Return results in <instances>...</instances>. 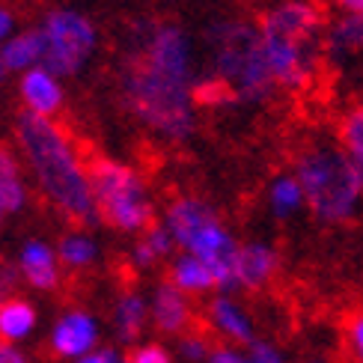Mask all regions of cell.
I'll return each instance as SVG.
<instances>
[{"instance_id": "1", "label": "cell", "mask_w": 363, "mask_h": 363, "mask_svg": "<svg viewBox=\"0 0 363 363\" xmlns=\"http://www.w3.org/2000/svg\"><path fill=\"white\" fill-rule=\"evenodd\" d=\"M196 45L176 18L131 24L119 63V104L149 138L185 146L200 125L196 104Z\"/></svg>"}, {"instance_id": "2", "label": "cell", "mask_w": 363, "mask_h": 363, "mask_svg": "<svg viewBox=\"0 0 363 363\" xmlns=\"http://www.w3.org/2000/svg\"><path fill=\"white\" fill-rule=\"evenodd\" d=\"M12 146L24 161L30 185L51 211L74 226L101 220L89 182V158H84L74 134L60 119L21 111L12 123Z\"/></svg>"}, {"instance_id": "3", "label": "cell", "mask_w": 363, "mask_h": 363, "mask_svg": "<svg viewBox=\"0 0 363 363\" xmlns=\"http://www.w3.org/2000/svg\"><path fill=\"white\" fill-rule=\"evenodd\" d=\"M277 93H304L325 63L328 18L315 0H274L256 18Z\"/></svg>"}, {"instance_id": "4", "label": "cell", "mask_w": 363, "mask_h": 363, "mask_svg": "<svg viewBox=\"0 0 363 363\" xmlns=\"http://www.w3.org/2000/svg\"><path fill=\"white\" fill-rule=\"evenodd\" d=\"M206 48V69L211 78H218L233 96V104L241 108H259L277 96V86L271 81V72L262 54L259 24L238 15L208 21L203 30Z\"/></svg>"}, {"instance_id": "5", "label": "cell", "mask_w": 363, "mask_h": 363, "mask_svg": "<svg viewBox=\"0 0 363 363\" xmlns=\"http://www.w3.org/2000/svg\"><path fill=\"white\" fill-rule=\"evenodd\" d=\"M307 211L322 226H352L363 218V182L340 140H310L292 161Z\"/></svg>"}, {"instance_id": "6", "label": "cell", "mask_w": 363, "mask_h": 363, "mask_svg": "<svg viewBox=\"0 0 363 363\" xmlns=\"http://www.w3.org/2000/svg\"><path fill=\"white\" fill-rule=\"evenodd\" d=\"M161 223L176 241V250L203 259L218 280V292H235V259L241 238L206 196L176 194L164 206Z\"/></svg>"}, {"instance_id": "7", "label": "cell", "mask_w": 363, "mask_h": 363, "mask_svg": "<svg viewBox=\"0 0 363 363\" xmlns=\"http://www.w3.org/2000/svg\"><path fill=\"white\" fill-rule=\"evenodd\" d=\"M89 182H93L99 218L113 233L134 238L155 223V191L149 185L146 173L134 167L131 161L111 155L89 158Z\"/></svg>"}, {"instance_id": "8", "label": "cell", "mask_w": 363, "mask_h": 363, "mask_svg": "<svg viewBox=\"0 0 363 363\" xmlns=\"http://www.w3.org/2000/svg\"><path fill=\"white\" fill-rule=\"evenodd\" d=\"M42 36V66L57 78L72 81L86 72L99 54V27L86 12L74 6H54L36 24Z\"/></svg>"}, {"instance_id": "9", "label": "cell", "mask_w": 363, "mask_h": 363, "mask_svg": "<svg viewBox=\"0 0 363 363\" xmlns=\"http://www.w3.org/2000/svg\"><path fill=\"white\" fill-rule=\"evenodd\" d=\"M104 342V322L96 310L84 304H69L60 310L45 334V345L60 363H72Z\"/></svg>"}, {"instance_id": "10", "label": "cell", "mask_w": 363, "mask_h": 363, "mask_svg": "<svg viewBox=\"0 0 363 363\" xmlns=\"http://www.w3.org/2000/svg\"><path fill=\"white\" fill-rule=\"evenodd\" d=\"M203 322H206L208 334L218 337L220 342H233V345H241V349H250V345L259 340L250 307L241 298H235V292L208 295L206 307H203Z\"/></svg>"}, {"instance_id": "11", "label": "cell", "mask_w": 363, "mask_h": 363, "mask_svg": "<svg viewBox=\"0 0 363 363\" xmlns=\"http://www.w3.org/2000/svg\"><path fill=\"white\" fill-rule=\"evenodd\" d=\"M15 268L21 274V283L27 289L51 295L63 286V262L57 253V241L45 238V235H27L21 238L18 250H15Z\"/></svg>"}, {"instance_id": "12", "label": "cell", "mask_w": 363, "mask_h": 363, "mask_svg": "<svg viewBox=\"0 0 363 363\" xmlns=\"http://www.w3.org/2000/svg\"><path fill=\"white\" fill-rule=\"evenodd\" d=\"M196 322V310H194V298L179 292L176 286L164 277L149 289V328L158 337L179 340L182 334L194 330Z\"/></svg>"}, {"instance_id": "13", "label": "cell", "mask_w": 363, "mask_h": 363, "mask_svg": "<svg viewBox=\"0 0 363 363\" xmlns=\"http://www.w3.org/2000/svg\"><path fill=\"white\" fill-rule=\"evenodd\" d=\"M325 63L363 81V15H340L325 30Z\"/></svg>"}, {"instance_id": "14", "label": "cell", "mask_w": 363, "mask_h": 363, "mask_svg": "<svg viewBox=\"0 0 363 363\" xmlns=\"http://www.w3.org/2000/svg\"><path fill=\"white\" fill-rule=\"evenodd\" d=\"M15 96L21 101L24 113L45 116V119H60L66 108V81L57 78L51 69L36 66L15 81Z\"/></svg>"}, {"instance_id": "15", "label": "cell", "mask_w": 363, "mask_h": 363, "mask_svg": "<svg viewBox=\"0 0 363 363\" xmlns=\"http://www.w3.org/2000/svg\"><path fill=\"white\" fill-rule=\"evenodd\" d=\"M280 274V250L268 238H245L235 259V292H262Z\"/></svg>"}, {"instance_id": "16", "label": "cell", "mask_w": 363, "mask_h": 363, "mask_svg": "<svg viewBox=\"0 0 363 363\" xmlns=\"http://www.w3.org/2000/svg\"><path fill=\"white\" fill-rule=\"evenodd\" d=\"M108 325L113 342L123 345L143 342V334L149 328V292H143L140 286H123L111 301Z\"/></svg>"}, {"instance_id": "17", "label": "cell", "mask_w": 363, "mask_h": 363, "mask_svg": "<svg viewBox=\"0 0 363 363\" xmlns=\"http://www.w3.org/2000/svg\"><path fill=\"white\" fill-rule=\"evenodd\" d=\"M30 196H33V185H30L18 149L0 143V233L6 220L24 215Z\"/></svg>"}, {"instance_id": "18", "label": "cell", "mask_w": 363, "mask_h": 363, "mask_svg": "<svg viewBox=\"0 0 363 363\" xmlns=\"http://www.w3.org/2000/svg\"><path fill=\"white\" fill-rule=\"evenodd\" d=\"M57 253L63 262L66 274H86L101 262V241L89 226H69V230L57 238Z\"/></svg>"}, {"instance_id": "19", "label": "cell", "mask_w": 363, "mask_h": 363, "mask_svg": "<svg viewBox=\"0 0 363 363\" xmlns=\"http://www.w3.org/2000/svg\"><path fill=\"white\" fill-rule=\"evenodd\" d=\"M176 253V241L167 233L164 223H152L146 233L134 235L131 247H128V265L138 271V274H149L161 265H167Z\"/></svg>"}, {"instance_id": "20", "label": "cell", "mask_w": 363, "mask_h": 363, "mask_svg": "<svg viewBox=\"0 0 363 363\" xmlns=\"http://www.w3.org/2000/svg\"><path fill=\"white\" fill-rule=\"evenodd\" d=\"M265 211L274 220L286 223V220H295L301 211H307V196L304 188L292 170H280L268 179L265 185Z\"/></svg>"}, {"instance_id": "21", "label": "cell", "mask_w": 363, "mask_h": 363, "mask_svg": "<svg viewBox=\"0 0 363 363\" xmlns=\"http://www.w3.org/2000/svg\"><path fill=\"white\" fill-rule=\"evenodd\" d=\"M42 325L39 307L24 295H9L0 304V340L24 345L36 337V330Z\"/></svg>"}, {"instance_id": "22", "label": "cell", "mask_w": 363, "mask_h": 363, "mask_svg": "<svg viewBox=\"0 0 363 363\" xmlns=\"http://www.w3.org/2000/svg\"><path fill=\"white\" fill-rule=\"evenodd\" d=\"M167 280L179 292H185L191 298H208L218 292V280L211 274V268L203 259H196L191 253H182V250H176L173 259L167 262Z\"/></svg>"}, {"instance_id": "23", "label": "cell", "mask_w": 363, "mask_h": 363, "mask_svg": "<svg viewBox=\"0 0 363 363\" xmlns=\"http://www.w3.org/2000/svg\"><path fill=\"white\" fill-rule=\"evenodd\" d=\"M0 57H4V66L9 74H24L30 69L42 66V36L36 27H27V30H18L12 39H6L0 45Z\"/></svg>"}, {"instance_id": "24", "label": "cell", "mask_w": 363, "mask_h": 363, "mask_svg": "<svg viewBox=\"0 0 363 363\" xmlns=\"http://www.w3.org/2000/svg\"><path fill=\"white\" fill-rule=\"evenodd\" d=\"M337 140H340V146L345 149V152H349L354 170L363 182V101H354L352 108L340 116Z\"/></svg>"}, {"instance_id": "25", "label": "cell", "mask_w": 363, "mask_h": 363, "mask_svg": "<svg viewBox=\"0 0 363 363\" xmlns=\"http://www.w3.org/2000/svg\"><path fill=\"white\" fill-rule=\"evenodd\" d=\"M211 349H215V342L208 340V334H200V330H188V334H182L176 340V360L179 363H206Z\"/></svg>"}, {"instance_id": "26", "label": "cell", "mask_w": 363, "mask_h": 363, "mask_svg": "<svg viewBox=\"0 0 363 363\" xmlns=\"http://www.w3.org/2000/svg\"><path fill=\"white\" fill-rule=\"evenodd\" d=\"M128 363H179V360H176V352H170L164 342L146 340V342L131 345Z\"/></svg>"}, {"instance_id": "27", "label": "cell", "mask_w": 363, "mask_h": 363, "mask_svg": "<svg viewBox=\"0 0 363 363\" xmlns=\"http://www.w3.org/2000/svg\"><path fill=\"white\" fill-rule=\"evenodd\" d=\"M345 349H349L352 363H363V310L352 313L349 325H345Z\"/></svg>"}, {"instance_id": "28", "label": "cell", "mask_w": 363, "mask_h": 363, "mask_svg": "<svg viewBox=\"0 0 363 363\" xmlns=\"http://www.w3.org/2000/svg\"><path fill=\"white\" fill-rule=\"evenodd\" d=\"M206 363H250V352L233 342H215Z\"/></svg>"}, {"instance_id": "29", "label": "cell", "mask_w": 363, "mask_h": 363, "mask_svg": "<svg viewBox=\"0 0 363 363\" xmlns=\"http://www.w3.org/2000/svg\"><path fill=\"white\" fill-rule=\"evenodd\" d=\"M247 352H250V363H289V357L280 352V345H274L271 340H256Z\"/></svg>"}, {"instance_id": "30", "label": "cell", "mask_w": 363, "mask_h": 363, "mask_svg": "<svg viewBox=\"0 0 363 363\" xmlns=\"http://www.w3.org/2000/svg\"><path fill=\"white\" fill-rule=\"evenodd\" d=\"M72 363H128V354H123V349H119V345L101 342L99 349H93L89 354H84V357H78V360H72Z\"/></svg>"}, {"instance_id": "31", "label": "cell", "mask_w": 363, "mask_h": 363, "mask_svg": "<svg viewBox=\"0 0 363 363\" xmlns=\"http://www.w3.org/2000/svg\"><path fill=\"white\" fill-rule=\"evenodd\" d=\"M18 283H21V274H18V268H15V262L12 265H0V304H4L9 295H15Z\"/></svg>"}, {"instance_id": "32", "label": "cell", "mask_w": 363, "mask_h": 363, "mask_svg": "<svg viewBox=\"0 0 363 363\" xmlns=\"http://www.w3.org/2000/svg\"><path fill=\"white\" fill-rule=\"evenodd\" d=\"M0 363H36V360H33V354L24 349V345L0 340Z\"/></svg>"}, {"instance_id": "33", "label": "cell", "mask_w": 363, "mask_h": 363, "mask_svg": "<svg viewBox=\"0 0 363 363\" xmlns=\"http://www.w3.org/2000/svg\"><path fill=\"white\" fill-rule=\"evenodd\" d=\"M15 33H18V15H15L9 6L0 4V45L6 39H12Z\"/></svg>"}, {"instance_id": "34", "label": "cell", "mask_w": 363, "mask_h": 363, "mask_svg": "<svg viewBox=\"0 0 363 363\" xmlns=\"http://www.w3.org/2000/svg\"><path fill=\"white\" fill-rule=\"evenodd\" d=\"M340 15H363V0H330Z\"/></svg>"}, {"instance_id": "35", "label": "cell", "mask_w": 363, "mask_h": 363, "mask_svg": "<svg viewBox=\"0 0 363 363\" xmlns=\"http://www.w3.org/2000/svg\"><path fill=\"white\" fill-rule=\"evenodd\" d=\"M301 363H334V360L325 354H307V357H301Z\"/></svg>"}, {"instance_id": "36", "label": "cell", "mask_w": 363, "mask_h": 363, "mask_svg": "<svg viewBox=\"0 0 363 363\" xmlns=\"http://www.w3.org/2000/svg\"><path fill=\"white\" fill-rule=\"evenodd\" d=\"M6 81H9V72H6V66H4V57H0V93H4Z\"/></svg>"}]
</instances>
